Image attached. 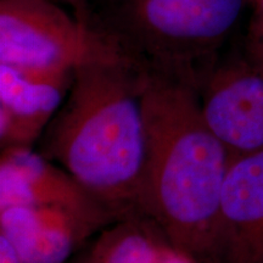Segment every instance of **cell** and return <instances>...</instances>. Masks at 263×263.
I'll list each match as a JSON object with an SVG mask.
<instances>
[{
	"label": "cell",
	"mask_w": 263,
	"mask_h": 263,
	"mask_svg": "<svg viewBox=\"0 0 263 263\" xmlns=\"http://www.w3.org/2000/svg\"><path fill=\"white\" fill-rule=\"evenodd\" d=\"M141 107L145 160L139 212L173 248L209 263L232 157L207 126L192 82L145 70Z\"/></svg>",
	"instance_id": "obj_1"
},
{
	"label": "cell",
	"mask_w": 263,
	"mask_h": 263,
	"mask_svg": "<svg viewBox=\"0 0 263 263\" xmlns=\"http://www.w3.org/2000/svg\"><path fill=\"white\" fill-rule=\"evenodd\" d=\"M144 74L143 67L126 58L80 66L41 138L39 153L70 172L120 218L140 213Z\"/></svg>",
	"instance_id": "obj_2"
},
{
	"label": "cell",
	"mask_w": 263,
	"mask_h": 263,
	"mask_svg": "<svg viewBox=\"0 0 263 263\" xmlns=\"http://www.w3.org/2000/svg\"><path fill=\"white\" fill-rule=\"evenodd\" d=\"M250 0H91L90 28L144 70L199 85Z\"/></svg>",
	"instance_id": "obj_3"
},
{
	"label": "cell",
	"mask_w": 263,
	"mask_h": 263,
	"mask_svg": "<svg viewBox=\"0 0 263 263\" xmlns=\"http://www.w3.org/2000/svg\"><path fill=\"white\" fill-rule=\"evenodd\" d=\"M111 58L126 57L58 3L0 0V65L32 73L74 74L87 62Z\"/></svg>",
	"instance_id": "obj_4"
},
{
	"label": "cell",
	"mask_w": 263,
	"mask_h": 263,
	"mask_svg": "<svg viewBox=\"0 0 263 263\" xmlns=\"http://www.w3.org/2000/svg\"><path fill=\"white\" fill-rule=\"evenodd\" d=\"M207 126L232 160L263 151V71L238 57L217 59L197 85Z\"/></svg>",
	"instance_id": "obj_5"
},
{
	"label": "cell",
	"mask_w": 263,
	"mask_h": 263,
	"mask_svg": "<svg viewBox=\"0 0 263 263\" xmlns=\"http://www.w3.org/2000/svg\"><path fill=\"white\" fill-rule=\"evenodd\" d=\"M66 210L99 230L120 218L70 172L32 147H4L0 157V209Z\"/></svg>",
	"instance_id": "obj_6"
},
{
	"label": "cell",
	"mask_w": 263,
	"mask_h": 263,
	"mask_svg": "<svg viewBox=\"0 0 263 263\" xmlns=\"http://www.w3.org/2000/svg\"><path fill=\"white\" fill-rule=\"evenodd\" d=\"M209 263H263V151L230 164Z\"/></svg>",
	"instance_id": "obj_7"
},
{
	"label": "cell",
	"mask_w": 263,
	"mask_h": 263,
	"mask_svg": "<svg viewBox=\"0 0 263 263\" xmlns=\"http://www.w3.org/2000/svg\"><path fill=\"white\" fill-rule=\"evenodd\" d=\"M74 74H43L0 65V141L32 147L67 97Z\"/></svg>",
	"instance_id": "obj_8"
},
{
	"label": "cell",
	"mask_w": 263,
	"mask_h": 263,
	"mask_svg": "<svg viewBox=\"0 0 263 263\" xmlns=\"http://www.w3.org/2000/svg\"><path fill=\"white\" fill-rule=\"evenodd\" d=\"M98 230L81 217L55 207L0 209V235L12 242L24 263H65Z\"/></svg>",
	"instance_id": "obj_9"
},
{
	"label": "cell",
	"mask_w": 263,
	"mask_h": 263,
	"mask_svg": "<svg viewBox=\"0 0 263 263\" xmlns=\"http://www.w3.org/2000/svg\"><path fill=\"white\" fill-rule=\"evenodd\" d=\"M167 242L155 223L137 213L104 228L87 263H156Z\"/></svg>",
	"instance_id": "obj_10"
},
{
	"label": "cell",
	"mask_w": 263,
	"mask_h": 263,
	"mask_svg": "<svg viewBox=\"0 0 263 263\" xmlns=\"http://www.w3.org/2000/svg\"><path fill=\"white\" fill-rule=\"evenodd\" d=\"M249 6L251 15L241 52L250 64L263 71V0H250Z\"/></svg>",
	"instance_id": "obj_11"
},
{
	"label": "cell",
	"mask_w": 263,
	"mask_h": 263,
	"mask_svg": "<svg viewBox=\"0 0 263 263\" xmlns=\"http://www.w3.org/2000/svg\"><path fill=\"white\" fill-rule=\"evenodd\" d=\"M55 3H62L73 9V16L84 26L90 28L91 21V0H52Z\"/></svg>",
	"instance_id": "obj_12"
},
{
	"label": "cell",
	"mask_w": 263,
	"mask_h": 263,
	"mask_svg": "<svg viewBox=\"0 0 263 263\" xmlns=\"http://www.w3.org/2000/svg\"><path fill=\"white\" fill-rule=\"evenodd\" d=\"M156 263H196L194 259L184 252L173 248L170 242L163 246Z\"/></svg>",
	"instance_id": "obj_13"
},
{
	"label": "cell",
	"mask_w": 263,
	"mask_h": 263,
	"mask_svg": "<svg viewBox=\"0 0 263 263\" xmlns=\"http://www.w3.org/2000/svg\"><path fill=\"white\" fill-rule=\"evenodd\" d=\"M0 263H24L17 249L5 236L0 235Z\"/></svg>",
	"instance_id": "obj_14"
}]
</instances>
